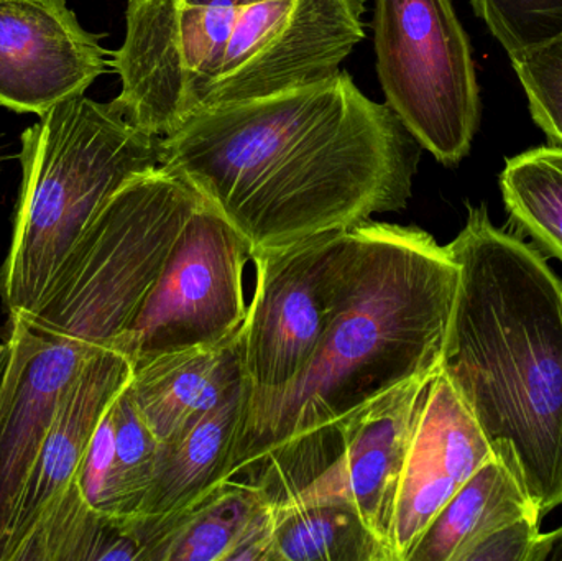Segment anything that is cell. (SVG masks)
<instances>
[{
	"instance_id": "cell-1",
	"label": "cell",
	"mask_w": 562,
	"mask_h": 561,
	"mask_svg": "<svg viewBox=\"0 0 562 561\" xmlns=\"http://www.w3.org/2000/svg\"><path fill=\"white\" fill-rule=\"evenodd\" d=\"M422 145L349 72L269 98L198 109L161 138L180 175L254 254L405 210Z\"/></svg>"
},
{
	"instance_id": "cell-2",
	"label": "cell",
	"mask_w": 562,
	"mask_h": 561,
	"mask_svg": "<svg viewBox=\"0 0 562 561\" xmlns=\"http://www.w3.org/2000/svg\"><path fill=\"white\" fill-rule=\"evenodd\" d=\"M448 247L459 285L441 371L543 519L562 506V280L485 204Z\"/></svg>"
},
{
	"instance_id": "cell-3",
	"label": "cell",
	"mask_w": 562,
	"mask_h": 561,
	"mask_svg": "<svg viewBox=\"0 0 562 561\" xmlns=\"http://www.w3.org/2000/svg\"><path fill=\"white\" fill-rule=\"evenodd\" d=\"M458 285V260L422 227L372 220L350 227L321 345L286 388L249 397L227 480L267 451L438 371Z\"/></svg>"
},
{
	"instance_id": "cell-4",
	"label": "cell",
	"mask_w": 562,
	"mask_h": 561,
	"mask_svg": "<svg viewBox=\"0 0 562 561\" xmlns=\"http://www.w3.org/2000/svg\"><path fill=\"white\" fill-rule=\"evenodd\" d=\"M19 201L0 267L7 315L38 305L102 204L131 178L160 167L161 137L111 102L76 96L23 131Z\"/></svg>"
},
{
	"instance_id": "cell-5",
	"label": "cell",
	"mask_w": 562,
	"mask_h": 561,
	"mask_svg": "<svg viewBox=\"0 0 562 561\" xmlns=\"http://www.w3.org/2000/svg\"><path fill=\"white\" fill-rule=\"evenodd\" d=\"M201 203L193 184L164 167L125 181L82 231L38 305L20 316L49 338L112 348Z\"/></svg>"
},
{
	"instance_id": "cell-6",
	"label": "cell",
	"mask_w": 562,
	"mask_h": 561,
	"mask_svg": "<svg viewBox=\"0 0 562 561\" xmlns=\"http://www.w3.org/2000/svg\"><path fill=\"white\" fill-rule=\"evenodd\" d=\"M436 372L267 451L234 478L256 483L273 510L304 503L350 504L392 556L400 474Z\"/></svg>"
},
{
	"instance_id": "cell-7",
	"label": "cell",
	"mask_w": 562,
	"mask_h": 561,
	"mask_svg": "<svg viewBox=\"0 0 562 561\" xmlns=\"http://www.w3.org/2000/svg\"><path fill=\"white\" fill-rule=\"evenodd\" d=\"M372 25L386 105L439 164H461L481 122V92L452 0H375Z\"/></svg>"
},
{
	"instance_id": "cell-8",
	"label": "cell",
	"mask_w": 562,
	"mask_h": 561,
	"mask_svg": "<svg viewBox=\"0 0 562 561\" xmlns=\"http://www.w3.org/2000/svg\"><path fill=\"white\" fill-rule=\"evenodd\" d=\"M246 237L203 198L175 243L134 325L112 348L132 369L157 356L211 346L239 332L247 316Z\"/></svg>"
},
{
	"instance_id": "cell-9",
	"label": "cell",
	"mask_w": 562,
	"mask_h": 561,
	"mask_svg": "<svg viewBox=\"0 0 562 561\" xmlns=\"http://www.w3.org/2000/svg\"><path fill=\"white\" fill-rule=\"evenodd\" d=\"M349 247V229L254 254L257 283L240 326L249 397L286 388L321 345Z\"/></svg>"
},
{
	"instance_id": "cell-10",
	"label": "cell",
	"mask_w": 562,
	"mask_h": 561,
	"mask_svg": "<svg viewBox=\"0 0 562 561\" xmlns=\"http://www.w3.org/2000/svg\"><path fill=\"white\" fill-rule=\"evenodd\" d=\"M363 13L366 0H262L246 7L204 105L269 98L333 78L366 38Z\"/></svg>"
},
{
	"instance_id": "cell-11",
	"label": "cell",
	"mask_w": 562,
	"mask_h": 561,
	"mask_svg": "<svg viewBox=\"0 0 562 561\" xmlns=\"http://www.w3.org/2000/svg\"><path fill=\"white\" fill-rule=\"evenodd\" d=\"M0 382V553L23 490L69 385L99 349L49 338L20 315L9 316Z\"/></svg>"
},
{
	"instance_id": "cell-12",
	"label": "cell",
	"mask_w": 562,
	"mask_h": 561,
	"mask_svg": "<svg viewBox=\"0 0 562 561\" xmlns=\"http://www.w3.org/2000/svg\"><path fill=\"white\" fill-rule=\"evenodd\" d=\"M66 0H0V105L43 115L111 68Z\"/></svg>"
},
{
	"instance_id": "cell-13",
	"label": "cell",
	"mask_w": 562,
	"mask_h": 561,
	"mask_svg": "<svg viewBox=\"0 0 562 561\" xmlns=\"http://www.w3.org/2000/svg\"><path fill=\"white\" fill-rule=\"evenodd\" d=\"M495 457L448 375L436 372L419 411L393 510V561H408L436 514Z\"/></svg>"
},
{
	"instance_id": "cell-14",
	"label": "cell",
	"mask_w": 562,
	"mask_h": 561,
	"mask_svg": "<svg viewBox=\"0 0 562 561\" xmlns=\"http://www.w3.org/2000/svg\"><path fill=\"white\" fill-rule=\"evenodd\" d=\"M132 364L117 348L95 351L69 385L23 490L0 561H15L29 540L79 486L92 437L115 399L127 388Z\"/></svg>"
},
{
	"instance_id": "cell-15",
	"label": "cell",
	"mask_w": 562,
	"mask_h": 561,
	"mask_svg": "<svg viewBox=\"0 0 562 561\" xmlns=\"http://www.w3.org/2000/svg\"><path fill=\"white\" fill-rule=\"evenodd\" d=\"M247 401L249 388L243 381L178 437L160 444L150 487L137 516L125 523L144 549V561L171 520L227 480Z\"/></svg>"
},
{
	"instance_id": "cell-16",
	"label": "cell",
	"mask_w": 562,
	"mask_h": 561,
	"mask_svg": "<svg viewBox=\"0 0 562 561\" xmlns=\"http://www.w3.org/2000/svg\"><path fill=\"white\" fill-rule=\"evenodd\" d=\"M239 332L217 345L157 356L132 371L127 391L160 444L220 404L244 378Z\"/></svg>"
},
{
	"instance_id": "cell-17",
	"label": "cell",
	"mask_w": 562,
	"mask_h": 561,
	"mask_svg": "<svg viewBox=\"0 0 562 561\" xmlns=\"http://www.w3.org/2000/svg\"><path fill=\"white\" fill-rule=\"evenodd\" d=\"M158 450L160 441L125 388L99 424L79 474L89 506L109 519H134L150 487Z\"/></svg>"
},
{
	"instance_id": "cell-18",
	"label": "cell",
	"mask_w": 562,
	"mask_h": 561,
	"mask_svg": "<svg viewBox=\"0 0 562 561\" xmlns=\"http://www.w3.org/2000/svg\"><path fill=\"white\" fill-rule=\"evenodd\" d=\"M524 517H538L517 474L492 457L436 514L408 561H461L479 540Z\"/></svg>"
},
{
	"instance_id": "cell-19",
	"label": "cell",
	"mask_w": 562,
	"mask_h": 561,
	"mask_svg": "<svg viewBox=\"0 0 562 561\" xmlns=\"http://www.w3.org/2000/svg\"><path fill=\"white\" fill-rule=\"evenodd\" d=\"M266 506L252 481H221L161 530L147 561H229Z\"/></svg>"
},
{
	"instance_id": "cell-20",
	"label": "cell",
	"mask_w": 562,
	"mask_h": 561,
	"mask_svg": "<svg viewBox=\"0 0 562 561\" xmlns=\"http://www.w3.org/2000/svg\"><path fill=\"white\" fill-rule=\"evenodd\" d=\"M273 547L276 561H393L359 510L347 503L273 510Z\"/></svg>"
},
{
	"instance_id": "cell-21",
	"label": "cell",
	"mask_w": 562,
	"mask_h": 561,
	"mask_svg": "<svg viewBox=\"0 0 562 561\" xmlns=\"http://www.w3.org/2000/svg\"><path fill=\"white\" fill-rule=\"evenodd\" d=\"M505 206L544 256L562 262V147L508 158L501 175Z\"/></svg>"
},
{
	"instance_id": "cell-22",
	"label": "cell",
	"mask_w": 562,
	"mask_h": 561,
	"mask_svg": "<svg viewBox=\"0 0 562 561\" xmlns=\"http://www.w3.org/2000/svg\"><path fill=\"white\" fill-rule=\"evenodd\" d=\"M471 3L510 56L562 33V0H471Z\"/></svg>"
},
{
	"instance_id": "cell-23",
	"label": "cell",
	"mask_w": 562,
	"mask_h": 561,
	"mask_svg": "<svg viewBox=\"0 0 562 561\" xmlns=\"http://www.w3.org/2000/svg\"><path fill=\"white\" fill-rule=\"evenodd\" d=\"M531 115L553 145H562V33L510 56Z\"/></svg>"
},
{
	"instance_id": "cell-24",
	"label": "cell",
	"mask_w": 562,
	"mask_h": 561,
	"mask_svg": "<svg viewBox=\"0 0 562 561\" xmlns=\"http://www.w3.org/2000/svg\"><path fill=\"white\" fill-rule=\"evenodd\" d=\"M540 523L538 517H524L501 527L472 546L461 561H530L540 537Z\"/></svg>"
},
{
	"instance_id": "cell-25",
	"label": "cell",
	"mask_w": 562,
	"mask_h": 561,
	"mask_svg": "<svg viewBox=\"0 0 562 561\" xmlns=\"http://www.w3.org/2000/svg\"><path fill=\"white\" fill-rule=\"evenodd\" d=\"M530 561H562V526L550 534H540Z\"/></svg>"
},
{
	"instance_id": "cell-26",
	"label": "cell",
	"mask_w": 562,
	"mask_h": 561,
	"mask_svg": "<svg viewBox=\"0 0 562 561\" xmlns=\"http://www.w3.org/2000/svg\"><path fill=\"white\" fill-rule=\"evenodd\" d=\"M191 3H206V5L227 7V9H246L252 3L262 2V0H188Z\"/></svg>"
},
{
	"instance_id": "cell-27",
	"label": "cell",
	"mask_w": 562,
	"mask_h": 561,
	"mask_svg": "<svg viewBox=\"0 0 562 561\" xmlns=\"http://www.w3.org/2000/svg\"><path fill=\"white\" fill-rule=\"evenodd\" d=\"M5 364H7V351L5 355L0 358V382H2L3 378V371H5Z\"/></svg>"
},
{
	"instance_id": "cell-28",
	"label": "cell",
	"mask_w": 562,
	"mask_h": 561,
	"mask_svg": "<svg viewBox=\"0 0 562 561\" xmlns=\"http://www.w3.org/2000/svg\"><path fill=\"white\" fill-rule=\"evenodd\" d=\"M7 351V345L3 343V345H0V358H2L3 355H5Z\"/></svg>"
},
{
	"instance_id": "cell-29",
	"label": "cell",
	"mask_w": 562,
	"mask_h": 561,
	"mask_svg": "<svg viewBox=\"0 0 562 561\" xmlns=\"http://www.w3.org/2000/svg\"><path fill=\"white\" fill-rule=\"evenodd\" d=\"M561 147H562V145H561Z\"/></svg>"
}]
</instances>
